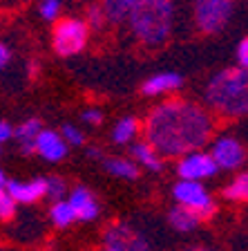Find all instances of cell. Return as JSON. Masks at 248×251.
<instances>
[{"label": "cell", "instance_id": "obj_13", "mask_svg": "<svg viewBox=\"0 0 248 251\" xmlns=\"http://www.w3.org/2000/svg\"><path fill=\"white\" fill-rule=\"evenodd\" d=\"M181 85H183V76H179L177 72H159L145 78L141 85V92L145 97H159V94L175 92Z\"/></svg>", "mask_w": 248, "mask_h": 251}, {"label": "cell", "instance_id": "obj_24", "mask_svg": "<svg viewBox=\"0 0 248 251\" xmlns=\"http://www.w3.org/2000/svg\"><path fill=\"white\" fill-rule=\"evenodd\" d=\"M45 179H47V195L45 198H52L54 202L65 198V193H68L65 179H61V177H45Z\"/></svg>", "mask_w": 248, "mask_h": 251}, {"label": "cell", "instance_id": "obj_27", "mask_svg": "<svg viewBox=\"0 0 248 251\" xmlns=\"http://www.w3.org/2000/svg\"><path fill=\"white\" fill-rule=\"evenodd\" d=\"M83 121L90 126H101L103 124V112L98 108H88L85 112H83Z\"/></svg>", "mask_w": 248, "mask_h": 251}, {"label": "cell", "instance_id": "obj_14", "mask_svg": "<svg viewBox=\"0 0 248 251\" xmlns=\"http://www.w3.org/2000/svg\"><path fill=\"white\" fill-rule=\"evenodd\" d=\"M43 130V121L38 117H31V119H25L18 128L14 130V137L21 144V151L25 155H34L36 152V137L38 132Z\"/></svg>", "mask_w": 248, "mask_h": 251}, {"label": "cell", "instance_id": "obj_9", "mask_svg": "<svg viewBox=\"0 0 248 251\" xmlns=\"http://www.w3.org/2000/svg\"><path fill=\"white\" fill-rule=\"evenodd\" d=\"M210 155L222 171H235V168L244 166V162H246L244 144L237 137H230V135H222L212 141Z\"/></svg>", "mask_w": 248, "mask_h": 251}, {"label": "cell", "instance_id": "obj_2", "mask_svg": "<svg viewBox=\"0 0 248 251\" xmlns=\"http://www.w3.org/2000/svg\"><path fill=\"white\" fill-rule=\"evenodd\" d=\"M203 99L217 115L248 117V68H226L210 76Z\"/></svg>", "mask_w": 248, "mask_h": 251}, {"label": "cell", "instance_id": "obj_1", "mask_svg": "<svg viewBox=\"0 0 248 251\" xmlns=\"http://www.w3.org/2000/svg\"><path fill=\"white\" fill-rule=\"evenodd\" d=\"M215 119L210 110L186 99L159 103L145 117L143 137L161 157H177L199 151L212 139Z\"/></svg>", "mask_w": 248, "mask_h": 251}, {"label": "cell", "instance_id": "obj_34", "mask_svg": "<svg viewBox=\"0 0 248 251\" xmlns=\"http://www.w3.org/2000/svg\"><path fill=\"white\" fill-rule=\"evenodd\" d=\"M0 152H2V144H0Z\"/></svg>", "mask_w": 248, "mask_h": 251}, {"label": "cell", "instance_id": "obj_26", "mask_svg": "<svg viewBox=\"0 0 248 251\" xmlns=\"http://www.w3.org/2000/svg\"><path fill=\"white\" fill-rule=\"evenodd\" d=\"M61 135H63V139L68 141L69 146H83V144H85V135L78 130L76 126L65 124L63 126V130H61Z\"/></svg>", "mask_w": 248, "mask_h": 251}, {"label": "cell", "instance_id": "obj_29", "mask_svg": "<svg viewBox=\"0 0 248 251\" xmlns=\"http://www.w3.org/2000/svg\"><path fill=\"white\" fill-rule=\"evenodd\" d=\"M14 126L9 124V121H0V144L5 146L9 139H14Z\"/></svg>", "mask_w": 248, "mask_h": 251}, {"label": "cell", "instance_id": "obj_7", "mask_svg": "<svg viewBox=\"0 0 248 251\" xmlns=\"http://www.w3.org/2000/svg\"><path fill=\"white\" fill-rule=\"evenodd\" d=\"M103 251H152V247L130 225L114 222L103 233Z\"/></svg>", "mask_w": 248, "mask_h": 251}, {"label": "cell", "instance_id": "obj_20", "mask_svg": "<svg viewBox=\"0 0 248 251\" xmlns=\"http://www.w3.org/2000/svg\"><path fill=\"white\" fill-rule=\"evenodd\" d=\"M49 222H52L54 226H58V229H65V226H69L72 222H76V213H74L69 200L63 198L52 204V209H49Z\"/></svg>", "mask_w": 248, "mask_h": 251}, {"label": "cell", "instance_id": "obj_11", "mask_svg": "<svg viewBox=\"0 0 248 251\" xmlns=\"http://www.w3.org/2000/svg\"><path fill=\"white\" fill-rule=\"evenodd\" d=\"M7 193L16 200V204H31L38 202L47 195V179H31V182H16L9 179L7 182Z\"/></svg>", "mask_w": 248, "mask_h": 251}, {"label": "cell", "instance_id": "obj_23", "mask_svg": "<svg viewBox=\"0 0 248 251\" xmlns=\"http://www.w3.org/2000/svg\"><path fill=\"white\" fill-rule=\"evenodd\" d=\"M16 215V200L7 193V188H0V220L9 222Z\"/></svg>", "mask_w": 248, "mask_h": 251}, {"label": "cell", "instance_id": "obj_10", "mask_svg": "<svg viewBox=\"0 0 248 251\" xmlns=\"http://www.w3.org/2000/svg\"><path fill=\"white\" fill-rule=\"evenodd\" d=\"M68 151H69V144L63 139L61 132L47 130V128H43V130L38 132V137H36V152L43 157V159L56 164V162H61V159H65V157H68Z\"/></svg>", "mask_w": 248, "mask_h": 251}, {"label": "cell", "instance_id": "obj_15", "mask_svg": "<svg viewBox=\"0 0 248 251\" xmlns=\"http://www.w3.org/2000/svg\"><path fill=\"white\" fill-rule=\"evenodd\" d=\"M130 155H132V159H135L139 166L148 168V171L159 173L161 168H163V157H161L159 152H157L145 139L132 144V148H130Z\"/></svg>", "mask_w": 248, "mask_h": 251}, {"label": "cell", "instance_id": "obj_25", "mask_svg": "<svg viewBox=\"0 0 248 251\" xmlns=\"http://www.w3.org/2000/svg\"><path fill=\"white\" fill-rule=\"evenodd\" d=\"M38 11H41V16L45 21L54 23L58 18V14H61V0H43Z\"/></svg>", "mask_w": 248, "mask_h": 251}, {"label": "cell", "instance_id": "obj_4", "mask_svg": "<svg viewBox=\"0 0 248 251\" xmlns=\"http://www.w3.org/2000/svg\"><path fill=\"white\" fill-rule=\"evenodd\" d=\"M90 38V25L83 18H56L52 29V47L58 56H74L83 52Z\"/></svg>", "mask_w": 248, "mask_h": 251}, {"label": "cell", "instance_id": "obj_21", "mask_svg": "<svg viewBox=\"0 0 248 251\" xmlns=\"http://www.w3.org/2000/svg\"><path fill=\"white\" fill-rule=\"evenodd\" d=\"M222 193H224V198L230 200V202H248V171L239 173L233 182L224 186Z\"/></svg>", "mask_w": 248, "mask_h": 251}, {"label": "cell", "instance_id": "obj_3", "mask_svg": "<svg viewBox=\"0 0 248 251\" xmlns=\"http://www.w3.org/2000/svg\"><path fill=\"white\" fill-rule=\"evenodd\" d=\"M175 0H136L128 16L132 36L143 47H161L172 31Z\"/></svg>", "mask_w": 248, "mask_h": 251}, {"label": "cell", "instance_id": "obj_8", "mask_svg": "<svg viewBox=\"0 0 248 251\" xmlns=\"http://www.w3.org/2000/svg\"><path fill=\"white\" fill-rule=\"evenodd\" d=\"M219 171V166L215 164L210 152H203V151H192L186 152V155L179 157L177 162V173H179L181 179H208V177H215V173Z\"/></svg>", "mask_w": 248, "mask_h": 251}, {"label": "cell", "instance_id": "obj_28", "mask_svg": "<svg viewBox=\"0 0 248 251\" xmlns=\"http://www.w3.org/2000/svg\"><path fill=\"white\" fill-rule=\"evenodd\" d=\"M237 65L242 68H248V36L242 38L237 45Z\"/></svg>", "mask_w": 248, "mask_h": 251}, {"label": "cell", "instance_id": "obj_22", "mask_svg": "<svg viewBox=\"0 0 248 251\" xmlns=\"http://www.w3.org/2000/svg\"><path fill=\"white\" fill-rule=\"evenodd\" d=\"M85 23L90 25V29H103L105 23H108V16H105L103 7L101 5H90L85 11Z\"/></svg>", "mask_w": 248, "mask_h": 251}, {"label": "cell", "instance_id": "obj_31", "mask_svg": "<svg viewBox=\"0 0 248 251\" xmlns=\"http://www.w3.org/2000/svg\"><path fill=\"white\" fill-rule=\"evenodd\" d=\"M88 157H92V159H103V155H101V151H98L96 146H90L88 148Z\"/></svg>", "mask_w": 248, "mask_h": 251}, {"label": "cell", "instance_id": "obj_30", "mask_svg": "<svg viewBox=\"0 0 248 251\" xmlns=\"http://www.w3.org/2000/svg\"><path fill=\"white\" fill-rule=\"evenodd\" d=\"M9 58H11V52H9V47L5 45V43L0 41V70L5 68L7 63H9Z\"/></svg>", "mask_w": 248, "mask_h": 251}, {"label": "cell", "instance_id": "obj_32", "mask_svg": "<svg viewBox=\"0 0 248 251\" xmlns=\"http://www.w3.org/2000/svg\"><path fill=\"white\" fill-rule=\"evenodd\" d=\"M7 182H9V179H7V175L2 173V168H0V188H7Z\"/></svg>", "mask_w": 248, "mask_h": 251}, {"label": "cell", "instance_id": "obj_6", "mask_svg": "<svg viewBox=\"0 0 248 251\" xmlns=\"http://www.w3.org/2000/svg\"><path fill=\"white\" fill-rule=\"evenodd\" d=\"M172 195H175L177 204H183L188 209H192L202 220H210L212 215L217 213V206L212 202L210 193L203 188L202 182L197 179H181L175 184L172 188Z\"/></svg>", "mask_w": 248, "mask_h": 251}, {"label": "cell", "instance_id": "obj_18", "mask_svg": "<svg viewBox=\"0 0 248 251\" xmlns=\"http://www.w3.org/2000/svg\"><path fill=\"white\" fill-rule=\"evenodd\" d=\"M141 130V124L136 117H123L114 124L112 128V141L114 144H119V146H125V144H132L135 137L139 135Z\"/></svg>", "mask_w": 248, "mask_h": 251}, {"label": "cell", "instance_id": "obj_33", "mask_svg": "<svg viewBox=\"0 0 248 251\" xmlns=\"http://www.w3.org/2000/svg\"><path fill=\"white\" fill-rule=\"evenodd\" d=\"M181 251H212V249H208V247H186V249H181Z\"/></svg>", "mask_w": 248, "mask_h": 251}, {"label": "cell", "instance_id": "obj_16", "mask_svg": "<svg viewBox=\"0 0 248 251\" xmlns=\"http://www.w3.org/2000/svg\"><path fill=\"white\" fill-rule=\"evenodd\" d=\"M168 222H170L172 229L181 231V233H188V231L197 229V225L202 222V218L192 209L183 206V204H177L175 209H170V213H168Z\"/></svg>", "mask_w": 248, "mask_h": 251}, {"label": "cell", "instance_id": "obj_17", "mask_svg": "<svg viewBox=\"0 0 248 251\" xmlns=\"http://www.w3.org/2000/svg\"><path fill=\"white\" fill-rule=\"evenodd\" d=\"M103 168L110 175L121 177V179L139 177V164L135 159H128V157H108V159H103Z\"/></svg>", "mask_w": 248, "mask_h": 251}, {"label": "cell", "instance_id": "obj_19", "mask_svg": "<svg viewBox=\"0 0 248 251\" xmlns=\"http://www.w3.org/2000/svg\"><path fill=\"white\" fill-rule=\"evenodd\" d=\"M135 2L136 0H101V7L108 16V23L121 25V23H128V16L135 7Z\"/></svg>", "mask_w": 248, "mask_h": 251}, {"label": "cell", "instance_id": "obj_12", "mask_svg": "<svg viewBox=\"0 0 248 251\" xmlns=\"http://www.w3.org/2000/svg\"><path fill=\"white\" fill-rule=\"evenodd\" d=\"M68 200H69V204H72L74 213H76V220H81V222H92V220L98 218V200L90 188L74 186Z\"/></svg>", "mask_w": 248, "mask_h": 251}, {"label": "cell", "instance_id": "obj_5", "mask_svg": "<svg viewBox=\"0 0 248 251\" xmlns=\"http://www.w3.org/2000/svg\"><path fill=\"white\" fill-rule=\"evenodd\" d=\"M235 0H192L195 25L202 34H219L233 18Z\"/></svg>", "mask_w": 248, "mask_h": 251}]
</instances>
